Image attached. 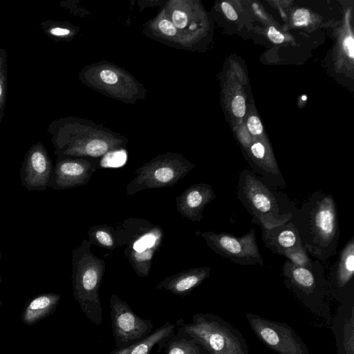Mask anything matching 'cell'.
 Returning a JSON list of instances; mask_svg holds the SVG:
<instances>
[{"instance_id": "e0dca14e", "label": "cell", "mask_w": 354, "mask_h": 354, "mask_svg": "<svg viewBox=\"0 0 354 354\" xmlns=\"http://www.w3.org/2000/svg\"><path fill=\"white\" fill-rule=\"evenodd\" d=\"M287 268L288 279L299 290L307 295L315 293V277L309 269L295 264H290Z\"/></svg>"}, {"instance_id": "3957f363", "label": "cell", "mask_w": 354, "mask_h": 354, "mask_svg": "<svg viewBox=\"0 0 354 354\" xmlns=\"http://www.w3.org/2000/svg\"><path fill=\"white\" fill-rule=\"evenodd\" d=\"M113 227L117 246L125 244V255L136 274L147 277L153 254L164 237L162 228L145 219L133 218Z\"/></svg>"}, {"instance_id": "5bb4252c", "label": "cell", "mask_w": 354, "mask_h": 354, "mask_svg": "<svg viewBox=\"0 0 354 354\" xmlns=\"http://www.w3.org/2000/svg\"><path fill=\"white\" fill-rule=\"evenodd\" d=\"M315 240L322 246L331 243L336 236L337 221L335 206L333 198L325 197L318 203L314 218Z\"/></svg>"}, {"instance_id": "277c9868", "label": "cell", "mask_w": 354, "mask_h": 354, "mask_svg": "<svg viewBox=\"0 0 354 354\" xmlns=\"http://www.w3.org/2000/svg\"><path fill=\"white\" fill-rule=\"evenodd\" d=\"M194 167L180 154H160L136 170V177L126 187L127 194L131 196L144 189L171 187Z\"/></svg>"}, {"instance_id": "cb8c5ba5", "label": "cell", "mask_w": 354, "mask_h": 354, "mask_svg": "<svg viewBox=\"0 0 354 354\" xmlns=\"http://www.w3.org/2000/svg\"><path fill=\"white\" fill-rule=\"evenodd\" d=\"M232 109L235 116L241 118L245 113V99L241 95L235 96L232 102Z\"/></svg>"}, {"instance_id": "8fae6325", "label": "cell", "mask_w": 354, "mask_h": 354, "mask_svg": "<svg viewBox=\"0 0 354 354\" xmlns=\"http://www.w3.org/2000/svg\"><path fill=\"white\" fill-rule=\"evenodd\" d=\"M53 165L44 151L33 149L25 158L19 171L21 185L28 191H44L48 183Z\"/></svg>"}, {"instance_id": "1f68e13d", "label": "cell", "mask_w": 354, "mask_h": 354, "mask_svg": "<svg viewBox=\"0 0 354 354\" xmlns=\"http://www.w3.org/2000/svg\"><path fill=\"white\" fill-rule=\"evenodd\" d=\"M1 258H2V252H1V251L0 250V260L1 259Z\"/></svg>"}, {"instance_id": "5b68a950", "label": "cell", "mask_w": 354, "mask_h": 354, "mask_svg": "<svg viewBox=\"0 0 354 354\" xmlns=\"http://www.w3.org/2000/svg\"><path fill=\"white\" fill-rule=\"evenodd\" d=\"M238 195L248 212L267 230L278 227L288 219V216L279 215L277 201L270 190L250 172L241 174Z\"/></svg>"}, {"instance_id": "6da1fadb", "label": "cell", "mask_w": 354, "mask_h": 354, "mask_svg": "<svg viewBox=\"0 0 354 354\" xmlns=\"http://www.w3.org/2000/svg\"><path fill=\"white\" fill-rule=\"evenodd\" d=\"M88 240L72 251L73 296L86 317L95 325L102 323V308L99 290L105 272L104 260L95 256Z\"/></svg>"}, {"instance_id": "4fadbf2b", "label": "cell", "mask_w": 354, "mask_h": 354, "mask_svg": "<svg viewBox=\"0 0 354 354\" xmlns=\"http://www.w3.org/2000/svg\"><path fill=\"white\" fill-rule=\"evenodd\" d=\"M209 273L208 267L189 268L166 277L157 285L156 288L185 297L207 279Z\"/></svg>"}, {"instance_id": "8992f818", "label": "cell", "mask_w": 354, "mask_h": 354, "mask_svg": "<svg viewBox=\"0 0 354 354\" xmlns=\"http://www.w3.org/2000/svg\"><path fill=\"white\" fill-rule=\"evenodd\" d=\"M88 86L123 102L142 97L143 87L127 71L109 64L88 66Z\"/></svg>"}, {"instance_id": "ffe728a7", "label": "cell", "mask_w": 354, "mask_h": 354, "mask_svg": "<svg viewBox=\"0 0 354 354\" xmlns=\"http://www.w3.org/2000/svg\"><path fill=\"white\" fill-rule=\"evenodd\" d=\"M171 338L165 354H202L201 347L192 338L185 335Z\"/></svg>"}, {"instance_id": "83f0119b", "label": "cell", "mask_w": 354, "mask_h": 354, "mask_svg": "<svg viewBox=\"0 0 354 354\" xmlns=\"http://www.w3.org/2000/svg\"><path fill=\"white\" fill-rule=\"evenodd\" d=\"M221 8H222V10H223V13L225 14V15L230 20L235 21L237 19L238 15L230 3H228L227 1L222 2L221 3Z\"/></svg>"}, {"instance_id": "d6986e66", "label": "cell", "mask_w": 354, "mask_h": 354, "mask_svg": "<svg viewBox=\"0 0 354 354\" xmlns=\"http://www.w3.org/2000/svg\"><path fill=\"white\" fill-rule=\"evenodd\" d=\"M88 241L92 244L113 250L117 246L114 227L106 224L91 227L88 230Z\"/></svg>"}, {"instance_id": "9a60e30c", "label": "cell", "mask_w": 354, "mask_h": 354, "mask_svg": "<svg viewBox=\"0 0 354 354\" xmlns=\"http://www.w3.org/2000/svg\"><path fill=\"white\" fill-rule=\"evenodd\" d=\"M60 298V294L53 292L40 294L31 298L24 308L21 321L28 326L35 325L55 310Z\"/></svg>"}, {"instance_id": "484cf974", "label": "cell", "mask_w": 354, "mask_h": 354, "mask_svg": "<svg viewBox=\"0 0 354 354\" xmlns=\"http://www.w3.org/2000/svg\"><path fill=\"white\" fill-rule=\"evenodd\" d=\"M247 127L249 131L254 136H259L263 132L261 120L256 115H252L248 119Z\"/></svg>"}, {"instance_id": "d4e9b609", "label": "cell", "mask_w": 354, "mask_h": 354, "mask_svg": "<svg viewBox=\"0 0 354 354\" xmlns=\"http://www.w3.org/2000/svg\"><path fill=\"white\" fill-rule=\"evenodd\" d=\"M250 152L254 158H255L257 160L260 162L264 161L266 162L265 158L266 155V147L263 143L261 142H256L253 143L250 147ZM266 166L268 171V172H269L266 162Z\"/></svg>"}, {"instance_id": "ac0fdd59", "label": "cell", "mask_w": 354, "mask_h": 354, "mask_svg": "<svg viewBox=\"0 0 354 354\" xmlns=\"http://www.w3.org/2000/svg\"><path fill=\"white\" fill-rule=\"evenodd\" d=\"M354 272V239L346 244L342 250L337 273V283L344 286L352 279Z\"/></svg>"}, {"instance_id": "f1b7e54d", "label": "cell", "mask_w": 354, "mask_h": 354, "mask_svg": "<svg viewBox=\"0 0 354 354\" xmlns=\"http://www.w3.org/2000/svg\"><path fill=\"white\" fill-rule=\"evenodd\" d=\"M343 47L346 55L353 59L354 58V39L352 36H348L344 39Z\"/></svg>"}, {"instance_id": "30bf717a", "label": "cell", "mask_w": 354, "mask_h": 354, "mask_svg": "<svg viewBox=\"0 0 354 354\" xmlns=\"http://www.w3.org/2000/svg\"><path fill=\"white\" fill-rule=\"evenodd\" d=\"M97 167V162L91 158L66 157L53 168L48 187L61 190L84 185L90 180Z\"/></svg>"}, {"instance_id": "7a4b0ae2", "label": "cell", "mask_w": 354, "mask_h": 354, "mask_svg": "<svg viewBox=\"0 0 354 354\" xmlns=\"http://www.w3.org/2000/svg\"><path fill=\"white\" fill-rule=\"evenodd\" d=\"M181 330L207 354H249L242 333L216 315L195 314L192 322L183 324Z\"/></svg>"}, {"instance_id": "9c48e42d", "label": "cell", "mask_w": 354, "mask_h": 354, "mask_svg": "<svg viewBox=\"0 0 354 354\" xmlns=\"http://www.w3.org/2000/svg\"><path fill=\"white\" fill-rule=\"evenodd\" d=\"M202 236L215 252L236 263L263 264L253 229L241 237L228 233L217 234L212 232H204Z\"/></svg>"}, {"instance_id": "2e32d148", "label": "cell", "mask_w": 354, "mask_h": 354, "mask_svg": "<svg viewBox=\"0 0 354 354\" xmlns=\"http://www.w3.org/2000/svg\"><path fill=\"white\" fill-rule=\"evenodd\" d=\"M174 328V324L166 322L141 341L125 348H116L109 354H149L155 345L168 341Z\"/></svg>"}, {"instance_id": "52a82bcc", "label": "cell", "mask_w": 354, "mask_h": 354, "mask_svg": "<svg viewBox=\"0 0 354 354\" xmlns=\"http://www.w3.org/2000/svg\"><path fill=\"white\" fill-rule=\"evenodd\" d=\"M250 328L268 348L279 354H310L308 347L287 324L246 313Z\"/></svg>"}, {"instance_id": "836d02e7", "label": "cell", "mask_w": 354, "mask_h": 354, "mask_svg": "<svg viewBox=\"0 0 354 354\" xmlns=\"http://www.w3.org/2000/svg\"><path fill=\"white\" fill-rule=\"evenodd\" d=\"M2 304V301L0 300V306H1Z\"/></svg>"}, {"instance_id": "603a6c76", "label": "cell", "mask_w": 354, "mask_h": 354, "mask_svg": "<svg viewBox=\"0 0 354 354\" xmlns=\"http://www.w3.org/2000/svg\"><path fill=\"white\" fill-rule=\"evenodd\" d=\"M310 20V13L305 8H299L292 15V23L295 26H306Z\"/></svg>"}, {"instance_id": "d6a6232c", "label": "cell", "mask_w": 354, "mask_h": 354, "mask_svg": "<svg viewBox=\"0 0 354 354\" xmlns=\"http://www.w3.org/2000/svg\"><path fill=\"white\" fill-rule=\"evenodd\" d=\"M3 281L2 277L0 275V283H1Z\"/></svg>"}, {"instance_id": "ba28073f", "label": "cell", "mask_w": 354, "mask_h": 354, "mask_svg": "<svg viewBox=\"0 0 354 354\" xmlns=\"http://www.w3.org/2000/svg\"><path fill=\"white\" fill-rule=\"evenodd\" d=\"M110 310L112 331L118 348L129 346L152 333L151 322L137 315L117 295L111 296Z\"/></svg>"}, {"instance_id": "44dd1931", "label": "cell", "mask_w": 354, "mask_h": 354, "mask_svg": "<svg viewBox=\"0 0 354 354\" xmlns=\"http://www.w3.org/2000/svg\"><path fill=\"white\" fill-rule=\"evenodd\" d=\"M100 165L104 167H116L124 165L126 160V153L124 150L111 151L104 155Z\"/></svg>"}, {"instance_id": "f546056e", "label": "cell", "mask_w": 354, "mask_h": 354, "mask_svg": "<svg viewBox=\"0 0 354 354\" xmlns=\"http://www.w3.org/2000/svg\"><path fill=\"white\" fill-rule=\"evenodd\" d=\"M51 34L57 36H64L70 34V30L64 28H53L50 30Z\"/></svg>"}, {"instance_id": "4316f807", "label": "cell", "mask_w": 354, "mask_h": 354, "mask_svg": "<svg viewBox=\"0 0 354 354\" xmlns=\"http://www.w3.org/2000/svg\"><path fill=\"white\" fill-rule=\"evenodd\" d=\"M268 37L273 43L281 44L285 37L282 33L278 31L274 26H270L268 30Z\"/></svg>"}, {"instance_id": "7402d4cb", "label": "cell", "mask_w": 354, "mask_h": 354, "mask_svg": "<svg viewBox=\"0 0 354 354\" xmlns=\"http://www.w3.org/2000/svg\"><path fill=\"white\" fill-rule=\"evenodd\" d=\"M278 245L284 249L291 248L298 241L297 236L291 230L281 231L277 237Z\"/></svg>"}, {"instance_id": "7c38bea8", "label": "cell", "mask_w": 354, "mask_h": 354, "mask_svg": "<svg viewBox=\"0 0 354 354\" xmlns=\"http://www.w3.org/2000/svg\"><path fill=\"white\" fill-rule=\"evenodd\" d=\"M215 197L214 192L209 185H193L176 197L177 209L183 217L192 221L200 222L205 207Z\"/></svg>"}, {"instance_id": "4dcf8cb0", "label": "cell", "mask_w": 354, "mask_h": 354, "mask_svg": "<svg viewBox=\"0 0 354 354\" xmlns=\"http://www.w3.org/2000/svg\"><path fill=\"white\" fill-rule=\"evenodd\" d=\"M1 92H2V88H1V84H0V96H1Z\"/></svg>"}]
</instances>
